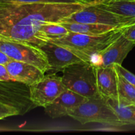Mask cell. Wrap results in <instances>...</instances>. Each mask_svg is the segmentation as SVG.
Wrapping results in <instances>:
<instances>
[{"mask_svg": "<svg viewBox=\"0 0 135 135\" xmlns=\"http://www.w3.org/2000/svg\"><path fill=\"white\" fill-rule=\"evenodd\" d=\"M87 5L80 3H0V24L38 26L59 22Z\"/></svg>", "mask_w": 135, "mask_h": 135, "instance_id": "6da1fadb", "label": "cell"}, {"mask_svg": "<svg viewBox=\"0 0 135 135\" xmlns=\"http://www.w3.org/2000/svg\"><path fill=\"white\" fill-rule=\"evenodd\" d=\"M121 34V28L100 36H90L70 32L65 36L48 41L69 49L84 61L96 65L99 54Z\"/></svg>", "mask_w": 135, "mask_h": 135, "instance_id": "7a4b0ae2", "label": "cell"}, {"mask_svg": "<svg viewBox=\"0 0 135 135\" xmlns=\"http://www.w3.org/2000/svg\"><path fill=\"white\" fill-rule=\"evenodd\" d=\"M68 116L79 121L82 125L98 123L114 127L126 125L118 118L108 103V99L101 96L87 99L70 112Z\"/></svg>", "mask_w": 135, "mask_h": 135, "instance_id": "3957f363", "label": "cell"}, {"mask_svg": "<svg viewBox=\"0 0 135 135\" xmlns=\"http://www.w3.org/2000/svg\"><path fill=\"white\" fill-rule=\"evenodd\" d=\"M66 88L86 98L100 96L97 88L96 66L88 62L75 63L62 71Z\"/></svg>", "mask_w": 135, "mask_h": 135, "instance_id": "277c9868", "label": "cell"}, {"mask_svg": "<svg viewBox=\"0 0 135 135\" xmlns=\"http://www.w3.org/2000/svg\"><path fill=\"white\" fill-rule=\"evenodd\" d=\"M59 22L97 24L109 25L118 28L135 23L132 18L109 11L96 3L85 6Z\"/></svg>", "mask_w": 135, "mask_h": 135, "instance_id": "5b68a950", "label": "cell"}, {"mask_svg": "<svg viewBox=\"0 0 135 135\" xmlns=\"http://www.w3.org/2000/svg\"><path fill=\"white\" fill-rule=\"evenodd\" d=\"M0 51L13 60L34 65L45 73L50 70L46 54L38 46L0 39Z\"/></svg>", "mask_w": 135, "mask_h": 135, "instance_id": "8992f818", "label": "cell"}, {"mask_svg": "<svg viewBox=\"0 0 135 135\" xmlns=\"http://www.w3.org/2000/svg\"><path fill=\"white\" fill-rule=\"evenodd\" d=\"M30 100L36 107L46 108L67 88L62 79L55 74L44 75L39 81L30 86Z\"/></svg>", "mask_w": 135, "mask_h": 135, "instance_id": "52a82bcc", "label": "cell"}, {"mask_svg": "<svg viewBox=\"0 0 135 135\" xmlns=\"http://www.w3.org/2000/svg\"><path fill=\"white\" fill-rule=\"evenodd\" d=\"M0 102L16 108L21 115L36 108L30 100L29 86L14 80H0Z\"/></svg>", "mask_w": 135, "mask_h": 135, "instance_id": "ba28073f", "label": "cell"}, {"mask_svg": "<svg viewBox=\"0 0 135 135\" xmlns=\"http://www.w3.org/2000/svg\"><path fill=\"white\" fill-rule=\"evenodd\" d=\"M39 47L46 54L50 69L62 71L71 65L86 62L69 49L50 41Z\"/></svg>", "mask_w": 135, "mask_h": 135, "instance_id": "9c48e42d", "label": "cell"}, {"mask_svg": "<svg viewBox=\"0 0 135 135\" xmlns=\"http://www.w3.org/2000/svg\"><path fill=\"white\" fill-rule=\"evenodd\" d=\"M134 46L135 42L128 40L121 34L99 54L95 66L107 67L113 64L121 65Z\"/></svg>", "mask_w": 135, "mask_h": 135, "instance_id": "30bf717a", "label": "cell"}, {"mask_svg": "<svg viewBox=\"0 0 135 135\" xmlns=\"http://www.w3.org/2000/svg\"><path fill=\"white\" fill-rule=\"evenodd\" d=\"M88 98L66 89L51 104L44 108L45 113L52 119L68 115L70 112Z\"/></svg>", "mask_w": 135, "mask_h": 135, "instance_id": "8fae6325", "label": "cell"}, {"mask_svg": "<svg viewBox=\"0 0 135 135\" xmlns=\"http://www.w3.org/2000/svg\"><path fill=\"white\" fill-rule=\"evenodd\" d=\"M97 88L100 96L106 99L118 100V74L114 64L96 66Z\"/></svg>", "mask_w": 135, "mask_h": 135, "instance_id": "7c38bea8", "label": "cell"}, {"mask_svg": "<svg viewBox=\"0 0 135 135\" xmlns=\"http://www.w3.org/2000/svg\"><path fill=\"white\" fill-rule=\"evenodd\" d=\"M11 79L28 86H31L39 81L45 72L34 65L13 60L5 65Z\"/></svg>", "mask_w": 135, "mask_h": 135, "instance_id": "4fadbf2b", "label": "cell"}, {"mask_svg": "<svg viewBox=\"0 0 135 135\" xmlns=\"http://www.w3.org/2000/svg\"><path fill=\"white\" fill-rule=\"evenodd\" d=\"M71 32L86 34L90 36H100L114 30V26L97 24L79 23V22H59Z\"/></svg>", "mask_w": 135, "mask_h": 135, "instance_id": "5bb4252c", "label": "cell"}, {"mask_svg": "<svg viewBox=\"0 0 135 135\" xmlns=\"http://www.w3.org/2000/svg\"><path fill=\"white\" fill-rule=\"evenodd\" d=\"M102 7L135 22V0H102L96 2Z\"/></svg>", "mask_w": 135, "mask_h": 135, "instance_id": "9a60e30c", "label": "cell"}, {"mask_svg": "<svg viewBox=\"0 0 135 135\" xmlns=\"http://www.w3.org/2000/svg\"><path fill=\"white\" fill-rule=\"evenodd\" d=\"M118 118L126 125L135 126V104L118 99H108Z\"/></svg>", "mask_w": 135, "mask_h": 135, "instance_id": "2e32d148", "label": "cell"}, {"mask_svg": "<svg viewBox=\"0 0 135 135\" xmlns=\"http://www.w3.org/2000/svg\"><path fill=\"white\" fill-rule=\"evenodd\" d=\"M38 30L46 41L61 38L70 32L59 22H44L38 26Z\"/></svg>", "mask_w": 135, "mask_h": 135, "instance_id": "e0dca14e", "label": "cell"}, {"mask_svg": "<svg viewBox=\"0 0 135 135\" xmlns=\"http://www.w3.org/2000/svg\"><path fill=\"white\" fill-rule=\"evenodd\" d=\"M118 94L119 99L135 104V86L119 74Z\"/></svg>", "mask_w": 135, "mask_h": 135, "instance_id": "ac0fdd59", "label": "cell"}, {"mask_svg": "<svg viewBox=\"0 0 135 135\" xmlns=\"http://www.w3.org/2000/svg\"><path fill=\"white\" fill-rule=\"evenodd\" d=\"M98 0H1L0 3H80L89 5L96 3Z\"/></svg>", "mask_w": 135, "mask_h": 135, "instance_id": "d6986e66", "label": "cell"}, {"mask_svg": "<svg viewBox=\"0 0 135 135\" xmlns=\"http://www.w3.org/2000/svg\"><path fill=\"white\" fill-rule=\"evenodd\" d=\"M18 115L21 114L17 108L0 102V120Z\"/></svg>", "mask_w": 135, "mask_h": 135, "instance_id": "ffe728a7", "label": "cell"}, {"mask_svg": "<svg viewBox=\"0 0 135 135\" xmlns=\"http://www.w3.org/2000/svg\"><path fill=\"white\" fill-rule=\"evenodd\" d=\"M115 68L116 71L119 75L122 76L127 81L129 82L131 84L135 86V75L131 72L128 71L123 67H122L121 65L119 64H114Z\"/></svg>", "mask_w": 135, "mask_h": 135, "instance_id": "44dd1931", "label": "cell"}, {"mask_svg": "<svg viewBox=\"0 0 135 135\" xmlns=\"http://www.w3.org/2000/svg\"><path fill=\"white\" fill-rule=\"evenodd\" d=\"M122 34L129 40L135 42V23L121 28Z\"/></svg>", "mask_w": 135, "mask_h": 135, "instance_id": "7402d4cb", "label": "cell"}, {"mask_svg": "<svg viewBox=\"0 0 135 135\" xmlns=\"http://www.w3.org/2000/svg\"><path fill=\"white\" fill-rule=\"evenodd\" d=\"M0 80L1 81H7L12 80L9 76V73L5 65L0 64Z\"/></svg>", "mask_w": 135, "mask_h": 135, "instance_id": "603a6c76", "label": "cell"}, {"mask_svg": "<svg viewBox=\"0 0 135 135\" xmlns=\"http://www.w3.org/2000/svg\"><path fill=\"white\" fill-rule=\"evenodd\" d=\"M13 61V59L9 57V56L6 55L5 54H4L3 52H2L1 51H0V64L2 65H6L9 62Z\"/></svg>", "mask_w": 135, "mask_h": 135, "instance_id": "cb8c5ba5", "label": "cell"}, {"mask_svg": "<svg viewBox=\"0 0 135 135\" xmlns=\"http://www.w3.org/2000/svg\"><path fill=\"white\" fill-rule=\"evenodd\" d=\"M102 1V0H98V1Z\"/></svg>", "mask_w": 135, "mask_h": 135, "instance_id": "d4e9b609", "label": "cell"}, {"mask_svg": "<svg viewBox=\"0 0 135 135\" xmlns=\"http://www.w3.org/2000/svg\"><path fill=\"white\" fill-rule=\"evenodd\" d=\"M0 1H1V0H0Z\"/></svg>", "mask_w": 135, "mask_h": 135, "instance_id": "484cf974", "label": "cell"}]
</instances>
